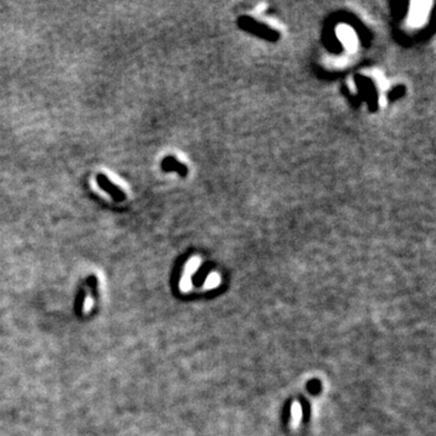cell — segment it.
Here are the masks:
<instances>
[{"mask_svg": "<svg viewBox=\"0 0 436 436\" xmlns=\"http://www.w3.org/2000/svg\"><path fill=\"white\" fill-rule=\"evenodd\" d=\"M431 3L426 2H415L411 4V11L408 16V24L411 27H419L428 18L429 11H430Z\"/></svg>", "mask_w": 436, "mask_h": 436, "instance_id": "6da1fadb", "label": "cell"}, {"mask_svg": "<svg viewBox=\"0 0 436 436\" xmlns=\"http://www.w3.org/2000/svg\"><path fill=\"white\" fill-rule=\"evenodd\" d=\"M96 182H97V184H98L99 188L105 190L107 194H109V195H111L112 198L115 200V201L122 202L126 200V194H125L124 190H122L120 187H118L116 184L113 183L112 181L109 179L105 173L97 174Z\"/></svg>", "mask_w": 436, "mask_h": 436, "instance_id": "7a4b0ae2", "label": "cell"}, {"mask_svg": "<svg viewBox=\"0 0 436 436\" xmlns=\"http://www.w3.org/2000/svg\"><path fill=\"white\" fill-rule=\"evenodd\" d=\"M337 35L341 43L344 45L349 53H355L358 46L357 37L355 32L347 24H341L337 28Z\"/></svg>", "mask_w": 436, "mask_h": 436, "instance_id": "3957f363", "label": "cell"}, {"mask_svg": "<svg viewBox=\"0 0 436 436\" xmlns=\"http://www.w3.org/2000/svg\"><path fill=\"white\" fill-rule=\"evenodd\" d=\"M199 266H200L199 257H194L188 262V263H187L186 269H184V274L182 279H181V285H179L181 290H182L183 292H188V291L192 289V280H190V276L198 270Z\"/></svg>", "mask_w": 436, "mask_h": 436, "instance_id": "277c9868", "label": "cell"}, {"mask_svg": "<svg viewBox=\"0 0 436 436\" xmlns=\"http://www.w3.org/2000/svg\"><path fill=\"white\" fill-rule=\"evenodd\" d=\"M161 167H163L164 171H177V172H179L182 176L187 173V167L184 166L183 164H181L179 161H177L174 159L173 157H167L165 158L163 160V163H161Z\"/></svg>", "mask_w": 436, "mask_h": 436, "instance_id": "5b68a950", "label": "cell"}, {"mask_svg": "<svg viewBox=\"0 0 436 436\" xmlns=\"http://www.w3.org/2000/svg\"><path fill=\"white\" fill-rule=\"evenodd\" d=\"M303 418V409L298 401H295L291 405V426L296 429L300 424Z\"/></svg>", "mask_w": 436, "mask_h": 436, "instance_id": "8992f818", "label": "cell"}, {"mask_svg": "<svg viewBox=\"0 0 436 436\" xmlns=\"http://www.w3.org/2000/svg\"><path fill=\"white\" fill-rule=\"evenodd\" d=\"M219 284H221V276H219L217 273H211L208 277H206L205 284H203L202 287L205 290H212V289H216V287H218Z\"/></svg>", "mask_w": 436, "mask_h": 436, "instance_id": "52a82bcc", "label": "cell"}]
</instances>
